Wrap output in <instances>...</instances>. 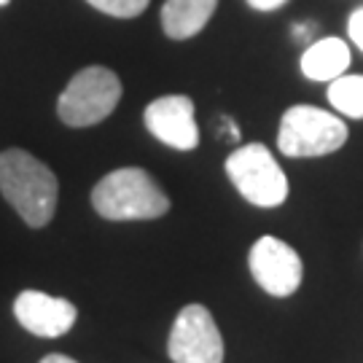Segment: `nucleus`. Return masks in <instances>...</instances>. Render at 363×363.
I'll return each instance as SVG.
<instances>
[{
    "instance_id": "nucleus-16",
    "label": "nucleus",
    "mask_w": 363,
    "mask_h": 363,
    "mask_svg": "<svg viewBox=\"0 0 363 363\" xmlns=\"http://www.w3.org/2000/svg\"><path fill=\"white\" fill-rule=\"evenodd\" d=\"M40 363H78L73 358H67V355H60V352H52V355H46Z\"/></svg>"
},
{
    "instance_id": "nucleus-11",
    "label": "nucleus",
    "mask_w": 363,
    "mask_h": 363,
    "mask_svg": "<svg viewBox=\"0 0 363 363\" xmlns=\"http://www.w3.org/2000/svg\"><path fill=\"white\" fill-rule=\"evenodd\" d=\"M350 46L342 38H320L301 54V73L312 81H334L350 67Z\"/></svg>"
},
{
    "instance_id": "nucleus-6",
    "label": "nucleus",
    "mask_w": 363,
    "mask_h": 363,
    "mask_svg": "<svg viewBox=\"0 0 363 363\" xmlns=\"http://www.w3.org/2000/svg\"><path fill=\"white\" fill-rule=\"evenodd\" d=\"M167 352L175 363H223V337L208 307L186 304L178 312Z\"/></svg>"
},
{
    "instance_id": "nucleus-5",
    "label": "nucleus",
    "mask_w": 363,
    "mask_h": 363,
    "mask_svg": "<svg viewBox=\"0 0 363 363\" xmlns=\"http://www.w3.org/2000/svg\"><path fill=\"white\" fill-rule=\"evenodd\" d=\"M234 189L256 208H280L288 199V178L272 151L261 143L240 145L226 159Z\"/></svg>"
},
{
    "instance_id": "nucleus-15",
    "label": "nucleus",
    "mask_w": 363,
    "mask_h": 363,
    "mask_svg": "<svg viewBox=\"0 0 363 363\" xmlns=\"http://www.w3.org/2000/svg\"><path fill=\"white\" fill-rule=\"evenodd\" d=\"M286 3L288 0H247V6L256 9V11H274V9L286 6Z\"/></svg>"
},
{
    "instance_id": "nucleus-10",
    "label": "nucleus",
    "mask_w": 363,
    "mask_h": 363,
    "mask_svg": "<svg viewBox=\"0 0 363 363\" xmlns=\"http://www.w3.org/2000/svg\"><path fill=\"white\" fill-rule=\"evenodd\" d=\"M218 0H164L162 6V30L172 40L199 35L210 16L216 13Z\"/></svg>"
},
{
    "instance_id": "nucleus-12",
    "label": "nucleus",
    "mask_w": 363,
    "mask_h": 363,
    "mask_svg": "<svg viewBox=\"0 0 363 363\" xmlns=\"http://www.w3.org/2000/svg\"><path fill=\"white\" fill-rule=\"evenodd\" d=\"M328 103L347 118H363V76L345 73L328 84Z\"/></svg>"
},
{
    "instance_id": "nucleus-4",
    "label": "nucleus",
    "mask_w": 363,
    "mask_h": 363,
    "mask_svg": "<svg viewBox=\"0 0 363 363\" xmlns=\"http://www.w3.org/2000/svg\"><path fill=\"white\" fill-rule=\"evenodd\" d=\"M347 143V124L323 108L294 105L280 118L277 148L294 159L325 156Z\"/></svg>"
},
{
    "instance_id": "nucleus-14",
    "label": "nucleus",
    "mask_w": 363,
    "mask_h": 363,
    "mask_svg": "<svg viewBox=\"0 0 363 363\" xmlns=\"http://www.w3.org/2000/svg\"><path fill=\"white\" fill-rule=\"evenodd\" d=\"M347 35H350L352 43L363 52V6L350 13V19H347Z\"/></svg>"
},
{
    "instance_id": "nucleus-9",
    "label": "nucleus",
    "mask_w": 363,
    "mask_h": 363,
    "mask_svg": "<svg viewBox=\"0 0 363 363\" xmlns=\"http://www.w3.org/2000/svg\"><path fill=\"white\" fill-rule=\"evenodd\" d=\"M13 315L19 325L43 339H57L76 325L78 310L60 296H49L43 291H22L13 298Z\"/></svg>"
},
{
    "instance_id": "nucleus-3",
    "label": "nucleus",
    "mask_w": 363,
    "mask_h": 363,
    "mask_svg": "<svg viewBox=\"0 0 363 363\" xmlns=\"http://www.w3.org/2000/svg\"><path fill=\"white\" fill-rule=\"evenodd\" d=\"M121 100V81L113 70L103 65H91L78 70L67 81L65 91L57 100V116L67 127H94L116 111Z\"/></svg>"
},
{
    "instance_id": "nucleus-17",
    "label": "nucleus",
    "mask_w": 363,
    "mask_h": 363,
    "mask_svg": "<svg viewBox=\"0 0 363 363\" xmlns=\"http://www.w3.org/2000/svg\"><path fill=\"white\" fill-rule=\"evenodd\" d=\"M6 3H11V0H0V6H6Z\"/></svg>"
},
{
    "instance_id": "nucleus-7",
    "label": "nucleus",
    "mask_w": 363,
    "mask_h": 363,
    "mask_svg": "<svg viewBox=\"0 0 363 363\" xmlns=\"http://www.w3.org/2000/svg\"><path fill=\"white\" fill-rule=\"evenodd\" d=\"M247 267H250L253 280L269 296L277 298L296 294L301 286V277H304V267H301L298 253L272 234H264L261 240L253 242L250 256H247Z\"/></svg>"
},
{
    "instance_id": "nucleus-13",
    "label": "nucleus",
    "mask_w": 363,
    "mask_h": 363,
    "mask_svg": "<svg viewBox=\"0 0 363 363\" xmlns=\"http://www.w3.org/2000/svg\"><path fill=\"white\" fill-rule=\"evenodd\" d=\"M94 9H100L103 13L118 16V19H132L138 13H143L148 9L151 0H86Z\"/></svg>"
},
{
    "instance_id": "nucleus-8",
    "label": "nucleus",
    "mask_w": 363,
    "mask_h": 363,
    "mask_svg": "<svg viewBox=\"0 0 363 363\" xmlns=\"http://www.w3.org/2000/svg\"><path fill=\"white\" fill-rule=\"evenodd\" d=\"M143 121L159 143L169 145L175 151H191L199 145L194 103L186 94H167L148 103Z\"/></svg>"
},
{
    "instance_id": "nucleus-1",
    "label": "nucleus",
    "mask_w": 363,
    "mask_h": 363,
    "mask_svg": "<svg viewBox=\"0 0 363 363\" xmlns=\"http://www.w3.org/2000/svg\"><path fill=\"white\" fill-rule=\"evenodd\" d=\"M0 194L27 226L40 229L54 218L60 186L40 159L22 148H6L0 151Z\"/></svg>"
},
{
    "instance_id": "nucleus-2",
    "label": "nucleus",
    "mask_w": 363,
    "mask_h": 363,
    "mask_svg": "<svg viewBox=\"0 0 363 363\" xmlns=\"http://www.w3.org/2000/svg\"><path fill=\"white\" fill-rule=\"evenodd\" d=\"M91 205L108 220H151L167 213L169 199L145 169L121 167L91 189Z\"/></svg>"
}]
</instances>
